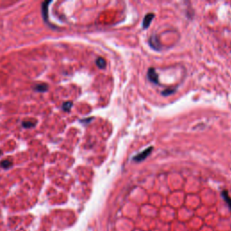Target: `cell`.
Returning <instances> with one entry per match:
<instances>
[{
	"label": "cell",
	"instance_id": "6",
	"mask_svg": "<svg viewBox=\"0 0 231 231\" xmlns=\"http://www.w3.org/2000/svg\"><path fill=\"white\" fill-rule=\"evenodd\" d=\"M34 90L39 91V92H44V91H47V90H48V85H47V84H44V83L38 84V85H36L34 87Z\"/></svg>",
	"mask_w": 231,
	"mask_h": 231
},
{
	"label": "cell",
	"instance_id": "5",
	"mask_svg": "<svg viewBox=\"0 0 231 231\" xmlns=\"http://www.w3.org/2000/svg\"><path fill=\"white\" fill-rule=\"evenodd\" d=\"M51 1H46L42 4V13H43V17L45 22H47V14H48V5Z\"/></svg>",
	"mask_w": 231,
	"mask_h": 231
},
{
	"label": "cell",
	"instance_id": "3",
	"mask_svg": "<svg viewBox=\"0 0 231 231\" xmlns=\"http://www.w3.org/2000/svg\"><path fill=\"white\" fill-rule=\"evenodd\" d=\"M147 78L149 79V81L151 82H153L154 84H159V77L157 74L156 71L154 68H150L147 71Z\"/></svg>",
	"mask_w": 231,
	"mask_h": 231
},
{
	"label": "cell",
	"instance_id": "9",
	"mask_svg": "<svg viewBox=\"0 0 231 231\" xmlns=\"http://www.w3.org/2000/svg\"><path fill=\"white\" fill-rule=\"evenodd\" d=\"M175 90H176V88H166L165 90H164V91L162 92V95H164V96L171 95V94L174 93Z\"/></svg>",
	"mask_w": 231,
	"mask_h": 231
},
{
	"label": "cell",
	"instance_id": "1",
	"mask_svg": "<svg viewBox=\"0 0 231 231\" xmlns=\"http://www.w3.org/2000/svg\"><path fill=\"white\" fill-rule=\"evenodd\" d=\"M152 150H153V147H152V146H150V147L146 148L143 152H141V153H139V154H136L135 156H134L133 157V160L135 162H142V161L145 160L146 157H147L151 154Z\"/></svg>",
	"mask_w": 231,
	"mask_h": 231
},
{
	"label": "cell",
	"instance_id": "11",
	"mask_svg": "<svg viewBox=\"0 0 231 231\" xmlns=\"http://www.w3.org/2000/svg\"><path fill=\"white\" fill-rule=\"evenodd\" d=\"M71 107H72V103L71 101L65 102L63 105H62V108H63L65 111H69V110L71 108Z\"/></svg>",
	"mask_w": 231,
	"mask_h": 231
},
{
	"label": "cell",
	"instance_id": "7",
	"mask_svg": "<svg viewBox=\"0 0 231 231\" xmlns=\"http://www.w3.org/2000/svg\"><path fill=\"white\" fill-rule=\"evenodd\" d=\"M222 197L225 199V201L227 202V204H228V206L229 207V209H231V198L228 195V192L227 191H222Z\"/></svg>",
	"mask_w": 231,
	"mask_h": 231
},
{
	"label": "cell",
	"instance_id": "10",
	"mask_svg": "<svg viewBox=\"0 0 231 231\" xmlns=\"http://www.w3.org/2000/svg\"><path fill=\"white\" fill-rule=\"evenodd\" d=\"M11 165H12L11 161H8V160L2 161V162H1V164H0V166L3 167V168H9Z\"/></svg>",
	"mask_w": 231,
	"mask_h": 231
},
{
	"label": "cell",
	"instance_id": "8",
	"mask_svg": "<svg viewBox=\"0 0 231 231\" xmlns=\"http://www.w3.org/2000/svg\"><path fill=\"white\" fill-rule=\"evenodd\" d=\"M96 64L98 68H100V69H104L105 67H106V61H105L103 58H98L97 61H96Z\"/></svg>",
	"mask_w": 231,
	"mask_h": 231
},
{
	"label": "cell",
	"instance_id": "13",
	"mask_svg": "<svg viewBox=\"0 0 231 231\" xmlns=\"http://www.w3.org/2000/svg\"><path fill=\"white\" fill-rule=\"evenodd\" d=\"M1 154H2V153H1V151H0V155H1Z\"/></svg>",
	"mask_w": 231,
	"mask_h": 231
},
{
	"label": "cell",
	"instance_id": "12",
	"mask_svg": "<svg viewBox=\"0 0 231 231\" xmlns=\"http://www.w3.org/2000/svg\"><path fill=\"white\" fill-rule=\"evenodd\" d=\"M35 125L34 123H32V122H29V121H24L23 122V127H25V128H28V127H34Z\"/></svg>",
	"mask_w": 231,
	"mask_h": 231
},
{
	"label": "cell",
	"instance_id": "2",
	"mask_svg": "<svg viewBox=\"0 0 231 231\" xmlns=\"http://www.w3.org/2000/svg\"><path fill=\"white\" fill-rule=\"evenodd\" d=\"M149 45L152 47V48L156 50V51H160L161 48H162L158 37H157V35H154V34H153L150 37V39H149Z\"/></svg>",
	"mask_w": 231,
	"mask_h": 231
},
{
	"label": "cell",
	"instance_id": "4",
	"mask_svg": "<svg viewBox=\"0 0 231 231\" xmlns=\"http://www.w3.org/2000/svg\"><path fill=\"white\" fill-rule=\"evenodd\" d=\"M154 18V14H153V13L146 14V15L144 18V21H143V28L144 29L148 28L151 24V22L153 21Z\"/></svg>",
	"mask_w": 231,
	"mask_h": 231
}]
</instances>
